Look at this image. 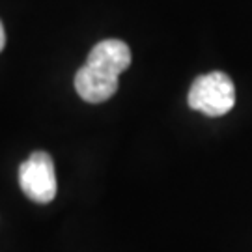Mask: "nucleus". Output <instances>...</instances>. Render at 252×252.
Listing matches in <instances>:
<instances>
[{
  "label": "nucleus",
  "instance_id": "obj_1",
  "mask_svg": "<svg viewBox=\"0 0 252 252\" xmlns=\"http://www.w3.org/2000/svg\"><path fill=\"white\" fill-rule=\"evenodd\" d=\"M187 101L192 110L206 116H224L235 105V86L226 73H206L190 84Z\"/></svg>",
  "mask_w": 252,
  "mask_h": 252
},
{
  "label": "nucleus",
  "instance_id": "obj_2",
  "mask_svg": "<svg viewBox=\"0 0 252 252\" xmlns=\"http://www.w3.org/2000/svg\"><path fill=\"white\" fill-rule=\"evenodd\" d=\"M19 185L36 204H49L56 196V174L51 155L36 152L19 168Z\"/></svg>",
  "mask_w": 252,
  "mask_h": 252
},
{
  "label": "nucleus",
  "instance_id": "obj_3",
  "mask_svg": "<svg viewBox=\"0 0 252 252\" xmlns=\"http://www.w3.org/2000/svg\"><path fill=\"white\" fill-rule=\"evenodd\" d=\"M120 77L84 63L75 75V90L86 103H103L118 92Z\"/></svg>",
  "mask_w": 252,
  "mask_h": 252
},
{
  "label": "nucleus",
  "instance_id": "obj_4",
  "mask_svg": "<svg viewBox=\"0 0 252 252\" xmlns=\"http://www.w3.org/2000/svg\"><path fill=\"white\" fill-rule=\"evenodd\" d=\"M86 63L120 77L131 63V49L122 39H103L90 51Z\"/></svg>",
  "mask_w": 252,
  "mask_h": 252
},
{
  "label": "nucleus",
  "instance_id": "obj_5",
  "mask_svg": "<svg viewBox=\"0 0 252 252\" xmlns=\"http://www.w3.org/2000/svg\"><path fill=\"white\" fill-rule=\"evenodd\" d=\"M6 45V32H4V27H2V23H0V51L4 49Z\"/></svg>",
  "mask_w": 252,
  "mask_h": 252
}]
</instances>
